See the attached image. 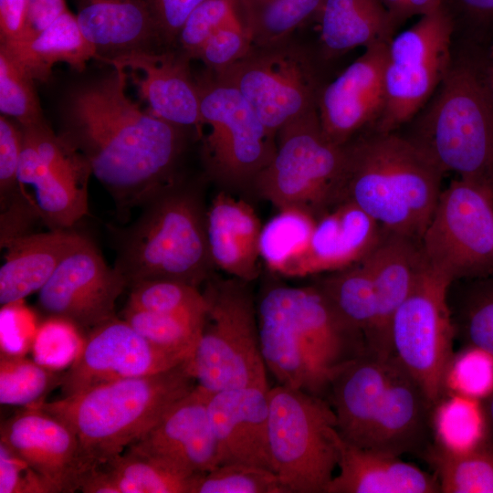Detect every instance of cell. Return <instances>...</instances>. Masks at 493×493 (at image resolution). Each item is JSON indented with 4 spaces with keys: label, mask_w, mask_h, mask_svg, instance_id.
I'll return each mask as SVG.
<instances>
[{
    "label": "cell",
    "mask_w": 493,
    "mask_h": 493,
    "mask_svg": "<svg viewBox=\"0 0 493 493\" xmlns=\"http://www.w3.org/2000/svg\"><path fill=\"white\" fill-rule=\"evenodd\" d=\"M79 83L61 104L60 135L88 161L118 209L143 205L177 181L186 128L144 111L127 94V71Z\"/></svg>",
    "instance_id": "1"
},
{
    "label": "cell",
    "mask_w": 493,
    "mask_h": 493,
    "mask_svg": "<svg viewBox=\"0 0 493 493\" xmlns=\"http://www.w3.org/2000/svg\"><path fill=\"white\" fill-rule=\"evenodd\" d=\"M345 148V200L385 230L420 241L444 173L399 131L367 130Z\"/></svg>",
    "instance_id": "2"
},
{
    "label": "cell",
    "mask_w": 493,
    "mask_h": 493,
    "mask_svg": "<svg viewBox=\"0 0 493 493\" xmlns=\"http://www.w3.org/2000/svg\"><path fill=\"white\" fill-rule=\"evenodd\" d=\"M189 359L166 371L109 382L36 406L73 430L92 468L139 440L196 386Z\"/></svg>",
    "instance_id": "3"
},
{
    "label": "cell",
    "mask_w": 493,
    "mask_h": 493,
    "mask_svg": "<svg viewBox=\"0 0 493 493\" xmlns=\"http://www.w3.org/2000/svg\"><path fill=\"white\" fill-rule=\"evenodd\" d=\"M404 135L444 173L493 194V105L473 58L453 49L451 66Z\"/></svg>",
    "instance_id": "4"
},
{
    "label": "cell",
    "mask_w": 493,
    "mask_h": 493,
    "mask_svg": "<svg viewBox=\"0 0 493 493\" xmlns=\"http://www.w3.org/2000/svg\"><path fill=\"white\" fill-rule=\"evenodd\" d=\"M142 206L140 217L121 232L114 267L128 286L172 279L199 288L211 278L206 210L198 193L178 179Z\"/></svg>",
    "instance_id": "5"
},
{
    "label": "cell",
    "mask_w": 493,
    "mask_h": 493,
    "mask_svg": "<svg viewBox=\"0 0 493 493\" xmlns=\"http://www.w3.org/2000/svg\"><path fill=\"white\" fill-rule=\"evenodd\" d=\"M248 283L233 277L205 283L208 308L189 365L196 383L209 392L269 389Z\"/></svg>",
    "instance_id": "6"
},
{
    "label": "cell",
    "mask_w": 493,
    "mask_h": 493,
    "mask_svg": "<svg viewBox=\"0 0 493 493\" xmlns=\"http://www.w3.org/2000/svg\"><path fill=\"white\" fill-rule=\"evenodd\" d=\"M268 443L273 471L287 493H326L342 438L323 397L278 384L269 388Z\"/></svg>",
    "instance_id": "7"
},
{
    "label": "cell",
    "mask_w": 493,
    "mask_h": 493,
    "mask_svg": "<svg viewBox=\"0 0 493 493\" xmlns=\"http://www.w3.org/2000/svg\"><path fill=\"white\" fill-rule=\"evenodd\" d=\"M346 148L328 140L317 110L277 133V151L253 189L278 209L299 207L317 218L345 201Z\"/></svg>",
    "instance_id": "8"
},
{
    "label": "cell",
    "mask_w": 493,
    "mask_h": 493,
    "mask_svg": "<svg viewBox=\"0 0 493 493\" xmlns=\"http://www.w3.org/2000/svg\"><path fill=\"white\" fill-rule=\"evenodd\" d=\"M204 128L202 156L207 173L225 188H252L277 151V134L260 120L246 98L205 70L196 77Z\"/></svg>",
    "instance_id": "9"
},
{
    "label": "cell",
    "mask_w": 493,
    "mask_h": 493,
    "mask_svg": "<svg viewBox=\"0 0 493 493\" xmlns=\"http://www.w3.org/2000/svg\"><path fill=\"white\" fill-rule=\"evenodd\" d=\"M321 62L317 52L289 37L252 47L226 70L215 74L235 87L275 134L286 124L317 110Z\"/></svg>",
    "instance_id": "10"
},
{
    "label": "cell",
    "mask_w": 493,
    "mask_h": 493,
    "mask_svg": "<svg viewBox=\"0 0 493 493\" xmlns=\"http://www.w3.org/2000/svg\"><path fill=\"white\" fill-rule=\"evenodd\" d=\"M426 266L453 283L493 276V194L458 178L442 190L420 240Z\"/></svg>",
    "instance_id": "11"
},
{
    "label": "cell",
    "mask_w": 493,
    "mask_h": 493,
    "mask_svg": "<svg viewBox=\"0 0 493 493\" xmlns=\"http://www.w3.org/2000/svg\"><path fill=\"white\" fill-rule=\"evenodd\" d=\"M274 327L280 344L307 362L325 399L332 377L367 352L363 333L347 321L316 284L278 285Z\"/></svg>",
    "instance_id": "12"
},
{
    "label": "cell",
    "mask_w": 493,
    "mask_h": 493,
    "mask_svg": "<svg viewBox=\"0 0 493 493\" xmlns=\"http://www.w3.org/2000/svg\"><path fill=\"white\" fill-rule=\"evenodd\" d=\"M453 36L454 24L443 4L390 40L384 109L371 130L398 131L426 104L451 66Z\"/></svg>",
    "instance_id": "13"
},
{
    "label": "cell",
    "mask_w": 493,
    "mask_h": 493,
    "mask_svg": "<svg viewBox=\"0 0 493 493\" xmlns=\"http://www.w3.org/2000/svg\"><path fill=\"white\" fill-rule=\"evenodd\" d=\"M452 281L426 264L392 323V355L417 381L434 405L452 365L454 327L447 296Z\"/></svg>",
    "instance_id": "14"
},
{
    "label": "cell",
    "mask_w": 493,
    "mask_h": 493,
    "mask_svg": "<svg viewBox=\"0 0 493 493\" xmlns=\"http://www.w3.org/2000/svg\"><path fill=\"white\" fill-rule=\"evenodd\" d=\"M128 287L125 278L103 259L85 236L38 290L37 308L88 333L115 318L116 301Z\"/></svg>",
    "instance_id": "15"
},
{
    "label": "cell",
    "mask_w": 493,
    "mask_h": 493,
    "mask_svg": "<svg viewBox=\"0 0 493 493\" xmlns=\"http://www.w3.org/2000/svg\"><path fill=\"white\" fill-rule=\"evenodd\" d=\"M191 357L158 347L117 317L90 330L63 372L62 396L121 379L169 370Z\"/></svg>",
    "instance_id": "16"
},
{
    "label": "cell",
    "mask_w": 493,
    "mask_h": 493,
    "mask_svg": "<svg viewBox=\"0 0 493 493\" xmlns=\"http://www.w3.org/2000/svg\"><path fill=\"white\" fill-rule=\"evenodd\" d=\"M388 43L375 42L320 90L317 111L325 137L344 145L373 129L385 104L384 68Z\"/></svg>",
    "instance_id": "17"
},
{
    "label": "cell",
    "mask_w": 493,
    "mask_h": 493,
    "mask_svg": "<svg viewBox=\"0 0 493 493\" xmlns=\"http://www.w3.org/2000/svg\"><path fill=\"white\" fill-rule=\"evenodd\" d=\"M2 423L0 444L29 465L53 493L78 491L90 469L79 441L62 420L37 406Z\"/></svg>",
    "instance_id": "18"
},
{
    "label": "cell",
    "mask_w": 493,
    "mask_h": 493,
    "mask_svg": "<svg viewBox=\"0 0 493 493\" xmlns=\"http://www.w3.org/2000/svg\"><path fill=\"white\" fill-rule=\"evenodd\" d=\"M191 60L177 47H164L133 51L106 64L121 66L127 71L150 112L194 130L201 139L199 88L190 68Z\"/></svg>",
    "instance_id": "19"
},
{
    "label": "cell",
    "mask_w": 493,
    "mask_h": 493,
    "mask_svg": "<svg viewBox=\"0 0 493 493\" xmlns=\"http://www.w3.org/2000/svg\"><path fill=\"white\" fill-rule=\"evenodd\" d=\"M210 393L196 384L128 447L188 475L213 469L218 455L208 413Z\"/></svg>",
    "instance_id": "20"
},
{
    "label": "cell",
    "mask_w": 493,
    "mask_h": 493,
    "mask_svg": "<svg viewBox=\"0 0 493 493\" xmlns=\"http://www.w3.org/2000/svg\"><path fill=\"white\" fill-rule=\"evenodd\" d=\"M267 391L245 387L211 392L208 413L217 446L218 465L241 463L273 471Z\"/></svg>",
    "instance_id": "21"
},
{
    "label": "cell",
    "mask_w": 493,
    "mask_h": 493,
    "mask_svg": "<svg viewBox=\"0 0 493 493\" xmlns=\"http://www.w3.org/2000/svg\"><path fill=\"white\" fill-rule=\"evenodd\" d=\"M361 262L372 278L376 294V318L366 340L367 351L388 358L393 317L425 266L420 241L383 228L376 246Z\"/></svg>",
    "instance_id": "22"
},
{
    "label": "cell",
    "mask_w": 493,
    "mask_h": 493,
    "mask_svg": "<svg viewBox=\"0 0 493 493\" xmlns=\"http://www.w3.org/2000/svg\"><path fill=\"white\" fill-rule=\"evenodd\" d=\"M417 381L392 355L390 380L364 448L400 456L432 445L435 407Z\"/></svg>",
    "instance_id": "23"
},
{
    "label": "cell",
    "mask_w": 493,
    "mask_h": 493,
    "mask_svg": "<svg viewBox=\"0 0 493 493\" xmlns=\"http://www.w3.org/2000/svg\"><path fill=\"white\" fill-rule=\"evenodd\" d=\"M383 230L353 202H341L317 218L309 246L288 278L327 274L360 262L376 246Z\"/></svg>",
    "instance_id": "24"
},
{
    "label": "cell",
    "mask_w": 493,
    "mask_h": 493,
    "mask_svg": "<svg viewBox=\"0 0 493 493\" xmlns=\"http://www.w3.org/2000/svg\"><path fill=\"white\" fill-rule=\"evenodd\" d=\"M76 18L100 62L164 48L146 0H76Z\"/></svg>",
    "instance_id": "25"
},
{
    "label": "cell",
    "mask_w": 493,
    "mask_h": 493,
    "mask_svg": "<svg viewBox=\"0 0 493 493\" xmlns=\"http://www.w3.org/2000/svg\"><path fill=\"white\" fill-rule=\"evenodd\" d=\"M391 362L392 356L381 358L367 351L332 377L327 397L345 442L364 447L388 386Z\"/></svg>",
    "instance_id": "26"
},
{
    "label": "cell",
    "mask_w": 493,
    "mask_h": 493,
    "mask_svg": "<svg viewBox=\"0 0 493 493\" xmlns=\"http://www.w3.org/2000/svg\"><path fill=\"white\" fill-rule=\"evenodd\" d=\"M262 225L247 202L226 190L219 192L206 210V235L215 267L250 282L260 273L259 236Z\"/></svg>",
    "instance_id": "27"
},
{
    "label": "cell",
    "mask_w": 493,
    "mask_h": 493,
    "mask_svg": "<svg viewBox=\"0 0 493 493\" xmlns=\"http://www.w3.org/2000/svg\"><path fill=\"white\" fill-rule=\"evenodd\" d=\"M339 473L326 493H439L435 476L404 462L400 456L353 446L341 440Z\"/></svg>",
    "instance_id": "28"
},
{
    "label": "cell",
    "mask_w": 493,
    "mask_h": 493,
    "mask_svg": "<svg viewBox=\"0 0 493 493\" xmlns=\"http://www.w3.org/2000/svg\"><path fill=\"white\" fill-rule=\"evenodd\" d=\"M84 238L80 234L65 229L27 233L8 243L0 267L1 306L21 301L38 292L65 257Z\"/></svg>",
    "instance_id": "29"
},
{
    "label": "cell",
    "mask_w": 493,
    "mask_h": 493,
    "mask_svg": "<svg viewBox=\"0 0 493 493\" xmlns=\"http://www.w3.org/2000/svg\"><path fill=\"white\" fill-rule=\"evenodd\" d=\"M319 21L321 63L395 36L383 0H325Z\"/></svg>",
    "instance_id": "30"
},
{
    "label": "cell",
    "mask_w": 493,
    "mask_h": 493,
    "mask_svg": "<svg viewBox=\"0 0 493 493\" xmlns=\"http://www.w3.org/2000/svg\"><path fill=\"white\" fill-rule=\"evenodd\" d=\"M195 475L181 472L131 448L91 468L84 493H190Z\"/></svg>",
    "instance_id": "31"
},
{
    "label": "cell",
    "mask_w": 493,
    "mask_h": 493,
    "mask_svg": "<svg viewBox=\"0 0 493 493\" xmlns=\"http://www.w3.org/2000/svg\"><path fill=\"white\" fill-rule=\"evenodd\" d=\"M37 81L47 82L52 68L66 63L82 71L97 58V51L86 39L76 16L69 10L59 16L31 40L14 45H0Z\"/></svg>",
    "instance_id": "32"
},
{
    "label": "cell",
    "mask_w": 493,
    "mask_h": 493,
    "mask_svg": "<svg viewBox=\"0 0 493 493\" xmlns=\"http://www.w3.org/2000/svg\"><path fill=\"white\" fill-rule=\"evenodd\" d=\"M18 180L33 188L38 215L50 230L68 229L89 213L88 189L48 169L24 135Z\"/></svg>",
    "instance_id": "33"
},
{
    "label": "cell",
    "mask_w": 493,
    "mask_h": 493,
    "mask_svg": "<svg viewBox=\"0 0 493 493\" xmlns=\"http://www.w3.org/2000/svg\"><path fill=\"white\" fill-rule=\"evenodd\" d=\"M425 455L441 492L493 493V446L489 444L457 449L436 442Z\"/></svg>",
    "instance_id": "34"
},
{
    "label": "cell",
    "mask_w": 493,
    "mask_h": 493,
    "mask_svg": "<svg viewBox=\"0 0 493 493\" xmlns=\"http://www.w3.org/2000/svg\"><path fill=\"white\" fill-rule=\"evenodd\" d=\"M317 217L299 207H284L262 226L258 248L261 261L274 274L288 277L307 251Z\"/></svg>",
    "instance_id": "35"
},
{
    "label": "cell",
    "mask_w": 493,
    "mask_h": 493,
    "mask_svg": "<svg viewBox=\"0 0 493 493\" xmlns=\"http://www.w3.org/2000/svg\"><path fill=\"white\" fill-rule=\"evenodd\" d=\"M325 0H268L237 7L236 11L254 47L284 41L308 22L320 19Z\"/></svg>",
    "instance_id": "36"
},
{
    "label": "cell",
    "mask_w": 493,
    "mask_h": 493,
    "mask_svg": "<svg viewBox=\"0 0 493 493\" xmlns=\"http://www.w3.org/2000/svg\"><path fill=\"white\" fill-rule=\"evenodd\" d=\"M353 327L369 337L376 318L372 278L360 261L347 268L327 273L315 283Z\"/></svg>",
    "instance_id": "37"
},
{
    "label": "cell",
    "mask_w": 493,
    "mask_h": 493,
    "mask_svg": "<svg viewBox=\"0 0 493 493\" xmlns=\"http://www.w3.org/2000/svg\"><path fill=\"white\" fill-rule=\"evenodd\" d=\"M63 372L19 353L1 350L0 403L4 405L36 406L56 386H59Z\"/></svg>",
    "instance_id": "38"
},
{
    "label": "cell",
    "mask_w": 493,
    "mask_h": 493,
    "mask_svg": "<svg viewBox=\"0 0 493 493\" xmlns=\"http://www.w3.org/2000/svg\"><path fill=\"white\" fill-rule=\"evenodd\" d=\"M205 319L125 307L123 320L152 344L192 357Z\"/></svg>",
    "instance_id": "39"
},
{
    "label": "cell",
    "mask_w": 493,
    "mask_h": 493,
    "mask_svg": "<svg viewBox=\"0 0 493 493\" xmlns=\"http://www.w3.org/2000/svg\"><path fill=\"white\" fill-rule=\"evenodd\" d=\"M127 307L205 319L208 303L199 288L172 279L143 280L131 286Z\"/></svg>",
    "instance_id": "40"
},
{
    "label": "cell",
    "mask_w": 493,
    "mask_h": 493,
    "mask_svg": "<svg viewBox=\"0 0 493 493\" xmlns=\"http://www.w3.org/2000/svg\"><path fill=\"white\" fill-rule=\"evenodd\" d=\"M35 79L0 46V111L21 127L44 121Z\"/></svg>",
    "instance_id": "41"
},
{
    "label": "cell",
    "mask_w": 493,
    "mask_h": 493,
    "mask_svg": "<svg viewBox=\"0 0 493 493\" xmlns=\"http://www.w3.org/2000/svg\"><path fill=\"white\" fill-rule=\"evenodd\" d=\"M190 493H287L277 474L257 466L229 463L197 474Z\"/></svg>",
    "instance_id": "42"
},
{
    "label": "cell",
    "mask_w": 493,
    "mask_h": 493,
    "mask_svg": "<svg viewBox=\"0 0 493 493\" xmlns=\"http://www.w3.org/2000/svg\"><path fill=\"white\" fill-rule=\"evenodd\" d=\"M237 16L236 0H205L185 20L175 47L189 58L196 59L210 37Z\"/></svg>",
    "instance_id": "43"
},
{
    "label": "cell",
    "mask_w": 493,
    "mask_h": 493,
    "mask_svg": "<svg viewBox=\"0 0 493 493\" xmlns=\"http://www.w3.org/2000/svg\"><path fill=\"white\" fill-rule=\"evenodd\" d=\"M454 24L453 47L479 48L493 36V0H445Z\"/></svg>",
    "instance_id": "44"
},
{
    "label": "cell",
    "mask_w": 493,
    "mask_h": 493,
    "mask_svg": "<svg viewBox=\"0 0 493 493\" xmlns=\"http://www.w3.org/2000/svg\"><path fill=\"white\" fill-rule=\"evenodd\" d=\"M464 308V330L471 345L493 358V278L472 279Z\"/></svg>",
    "instance_id": "45"
},
{
    "label": "cell",
    "mask_w": 493,
    "mask_h": 493,
    "mask_svg": "<svg viewBox=\"0 0 493 493\" xmlns=\"http://www.w3.org/2000/svg\"><path fill=\"white\" fill-rule=\"evenodd\" d=\"M23 150V131L16 121L0 116V202L1 211L6 210L26 197L18 170Z\"/></svg>",
    "instance_id": "46"
},
{
    "label": "cell",
    "mask_w": 493,
    "mask_h": 493,
    "mask_svg": "<svg viewBox=\"0 0 493 493\" xmlns=\"http://www.w3.org/2000/svg\"><path fill=\"white\" fill-rule=\"evenodd\" d=\"M252 47L250 37L237 16L210 37L196 59L202 60L207 70L218 74L245 57Z\"/></svg>",
    "instance_id": "47"
},
{
    "label": "cell",
    "mask_w": 493,
    "mask_h": 493,
    "mask_svg": "<svg viewBox=\"0 0 493 493\" xmlns=\"http://www.w3.org/2000/svg\"><path fill=\"white\" fill-rule=\"evenodd\" d=\"M438 409L435 423L443 444L457 449L476 444L477 425L472 403L459 396L443 404Z\"/></svg>",
    "instance_id": "48"
},
{
    "label": "cell",
    "mask_w": 493,
    "mask_h": 493,
    "mask_svg": "<svg viewBox=\"0 0 493 493\" xmlns=\"http://www.w3.org/2000/svg\"><path fill=\"white\" fill-rule=\"evenodd\" d=\"M0 493H53L24 460L0 444Z\"/></svg>",
    "instance_id": "49"
},
{
    "label": "cell",
    "mask_w": 493,
    "mask_h": 493,
    "mask_svg": "<svg viewBox=\"0 0 493 493\" xmlns=\"http://www.w3.org/2000/svg\"><path fill=\"white\" fill-rule=\"evenodd\" d=\"M205 0H146L164 47H175L178 34L190 14Z\"/></svg>",
    "instance_id": "50"
},
{
    "label": "cell",
    "mask_w": 493,
    "mask_h": 493,
    "mask_svg": "<svg viewBox=\"0 0 493 493\" xmlns=\"http://www.w3.org/2000/svg\"><path fill=\"white\" fill-rule=\"evenodd\" d=\"M474 349L475 351L466 353L455 363L452 362L447 377V381L451 379L465 396L479 395L490 383V362L488 358L491 356L481 358L483 351Z\"/></svg>",
    "instance_id": "51"
},
{
    "label": "cell",
    "mask_w": 493,
    "mask_h": 493,
    "mask_svg": "<svg viewBox=\"0 0 493 493\" xmlns=\"http://www.w3.org/2000/svg\"><path fill=\"white\" fill-rule=\"evenodd\" d=\"M28 16V0H0V45L24 40Z\"/></svg>",
    "instance_id": "52"
},
{
    "label": "cell",
    "mask_w": 493,
    "mask_h": 493,
    "mask_svg": "<svg viewBox=\"0 0 493 493\" xmlns=\"http://www.w3.org/2000/svg\"><path fill=\"white\" fill-rule=\"evenodd\" d=\"M68 10L66 0H28L26 36L19 43L31 40Z\"/></svg>",
    "instance_id": "53"
},
{
    "label": "cell",
    "mask_w": 493,
    "mask_h": 493,
    "mask_svg": "<svg viewBox=\"0 0 493 493\" xmlns=\"http://www.w3.org/2000/svg\"><path fill=\"white\" fill-rule=\"evenodd\" d=\"M464 51L473 58L493 105V36L481 47Z\"/></svg>",
    "instance_id": "54"
},
{
    "label": "cell",
    "mask_w": 493,
    "mask_h": 493,
    "mask_svg": "<svg viewBox=\"0 0 493 493\" xmlns=\"http://www.w3.org/2000/svg\"><path fill=\"white\" fill-rule=\"evenodd\" d=\"M445 0H404L402 24L414 16H426L440 8Z\"/></svg>",
    "instance_id": "55"
},
{
    "label": "cell",
    "mask_w": 493,
    "mask_h": 493,
    "mask_svg": "<svg viewBox=\"0 0 493 493\" xmlns=\"http://www.w3.org/2000/svg\"><path fill=\"white\" fill-rule=\"evenodd\" d=\"M404 0H383L389 14L390 22L394 31L402 25V11Z\"/></svg>",
    "instance_id": "56"
},
{
    "label": "cell",
    "mask_w": 493,
    "mask_h": 493,
    "mask_svg": "<svg viewBox=\"0 0 493 493\" xmlns=\"http://www.w3.org/2000/svg\"><path fill=\"white\" fill-rule=\"evenodd\" d=\"M485 422L488 429V436L490 442L489 445L493 446V390L486 403Z\"/></svg>",
    "instance_id": "57"
}]
</instances>
